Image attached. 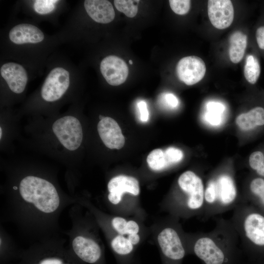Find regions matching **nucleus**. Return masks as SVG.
Here are the masks:
<instances>
[{"label": "nucleus", "instance_id": "f257e3e1", "mask_svg": "<svg viewBox=\"0 0 264 264\" xmlns=\"http://www.w3.org/2000/svg\"><path fill=\"white\" fill-rule=\"evenodd\" d=\"M188 250L203 264H241L242 251L239 235L230 219L218 218L210 231L192 238Z\"/></svg>", "mask_w": 264, "mask_h": 264}, {"label": "nucleus", "instance_id": "f03ea898", "mask_svg": "<svg viewBox=\"0 0 264 264\" xmlns=\"http://www.w3.org/2000/svg\"><path fill=\"white\" fill-rule=\"evenodd\" d=\"M242 201L232 175L226 172L218 174L208 180L205 188L203 218L207 220L233 210Z\"/></svg>", "mask_w": 264, "mask_h": 264}, {"label": "nucleus", "instance_id": "7ed1b4c3", "mask_svg": "<svg viewBox=\"0 0 264 264\" xmlns=\"http://www.w3.org/2000/svg\"><path fill=\"white\" fill-rule=\"evenodd\" d=\"M239 237L241 247L247 252L264 247V215L242 201L234 209L230 219Z\"/></svg>", "mask_w": 264, "mask_h": 264}, {"label": "nucleus", "instance_id": "20e7f679", "mask_svg": "<svg viewBox=\"0 0 264 264\" xmlns=\"http://www.w3.org/2000/svg\"><path fill=\"white\" fill-rule=\"evenodd\" d=\"M180 194L174 198V205L178 212L186 216L203 215L205 188L202 179L195 173L187 171L178 177Z\"/></svg>", "mask_w": 264, "mask_h": 264}, {"label": "nucleus", "instance_id": "39448f33", "mask_svg": "<svg viewBox=\"0 0 264 264\" xmlns=\"http://www.w3.org/2000/svg\"><path fill=\"white\" fill-rule=\"evenodd\" d=\"M22 198L33 203L40 211L50 213L59 207L60 198L54 185L48 181L35 176H27L19 185Z\"/></svg>", "mask_w": 264, "mask_h": 264}, {"label": "nucleus", "instance_id": "423d86ee", "mask_svg": "<svg viewBox=\"0 0 264 264\" xmlns=\"http://www.w3.org/2000/svg\"><path fill=\"white\" fill-rule=\"evenodd\" d=\"M52 130L62 145L69 151L77 150L83 140V130L79 120L72 116H66L55 121Z\"/></svg>", "mask_w": 264, "mask_h": 264}, {"label": "nucleus", "instance_id": "0eeeda50", "mask_svg": "<svg viewBox=\"0 0 264 264\" xmlns=\"http://www.w3.org/2000/svg\"><path fill=\"white\" fill-rule=\"evenodd\" d=\"M157 241L166 264H180L187 252L179 232L175 228L167 227L157 236Z\"/></svg>", "mask_w": 264, "mask_h": 264}, {"label": "nucleus", "instance_id": "6e6552de", "mask_svg": "<svg viewBox=\"0 0 264 264\" xmlns=\"http://www.w3.org/2000/svg\"><path fill=\"white\" fill-rule=\"evenodd\" d=\"M69 86V72L62 67L51 70L41 88L42 97L46 101L54 102L65 93Z\"/></svg>", "mask_w": 264, "mask_h": 264}, {"label": "nucleus", "instance_id": "1a4fd4ad", "mask_svg": "<svg viewBox=\"0 0 264 264\" xmlns=\"http://www.w3.org/2000/svg\"><path fill=\"white\" fill-rule=\"evenodd\" d=\"M206 70V66L203 60L196 56L182 58L176 66L178 78L188 86L199 82L204 77Z\"/></svg>", "mask_w": 264, "mask_h": 264}, {"label": "nucleus", "instance_id": "9d476101", "mask_svg": "<svg viewBox=\"0 0 264 264\" xmlns=\"http://www.w3.org/2000/svg\"><path fill=\"white\" fill-rule=\"evenodd\" d=\"M207 12L211 23L219 29L228 27L234 20V8L230 0H208Z\"/></svg>", "mask_w": 264, "mask_h": 264}, {"label": "nucleus", "instance_id": "9b49d317", "mask_svg": "<svg viewBox=\"0 0 264 264\" xmlns=\"http://www.w3.org/2000/svg\"><path fill=\"white\" fill-rule=\"evenodd\" d=\"M100 68L107 83L114 86L124 83L129 73L128 67L125 62L113 55L104 58L100 63Z\"/></svg>", "mask_w": 264, "mask_h": 264}, {"label": "nucleus", "instance_id": "f8f14e48", "mask_svg": "<svg viewBox=\"0 0 264 264\" xmlns=\"http://www.w3.org/2000/svg\"><path fill=\"white\" fill-rule=\"evenodd\" d=\"M108 189L109 192L108 199L113 204H118L125 193L135 196L140 193L137 179L133 176L125 175H119L112 178L108 184Z\"/></svg>", "mask_w": 264, "mask_h": 264}, {"label": "nucleus", "instance_id": "ddd939ff", "mask_svg": "<svg viewBox=\"0 0 264 264\" xmlns=\"http://www.w3.org/2000/svg\"><path fill=\"white\" fill-rule=\"evenodd\" d=\"M97 131L105 145L110 149H121L125 144V137L120 127L113 118L104 117L97 125Z\"/></svg>", "mask_w": 264, "mask_h": 264}, {"label": "nucleus", "instance_id": "4468645a", "mask_svg": "<svg viewBox=\"0 0 264 264\" xmlns=\"http://www.w3.org/2000/svg\"><path fill=\"white\" fill-rule=\"evenodd\" d=\"M0 72L12 91L19 94L24 91L28 76L21 65L12 62L6 63L1 66Z\"/></svg>", "mask_w": 264, "mask_h": 264}, {"label": "nucleus", "instance_id": "2eb2a0df", "mask_svg": "<svg viewBox=\"0 0 264 264\" xmlns=\"http://www.w3.org/2000/svg\"><path fill=\"white\" fill-rule=\"evenodd\" d=\"M72 245L75 255L82 261L89 264L100 262L102 251L99 245L93 240L79 236L74 238Z\"/></svg>", "mask_w": 264, "mask_h": 264}, {"label": "nucleus", "instance_id": "dca6fc26", "mask_svg": "<svg viewBox=\"0 0 264 264\" xmlns=\"http://www.w3.org/2000/svg\"><path fill=\"white\" fill-rule=\"evenodd\" d=\"M84 7L88 16L97 22L108 23L115 17L113 6L108 0H86Z\"/></svg>", "mask_w": 264, "mask_h": 264}, {"label": "nucleus", "instance_id": "f3484780", "mask_svg": "<svg viewBox=\"0 0 264 264\" xmlns=\"http://www.w3.org/2000/svg\"><path fill=\"white\" fill-rule=\"evenodd\" d=\"M9 37L11 42L17 44H36L42 42L44 39V33L39 28L27 23L15 26L10 31Z\"/></svg>", "mask_w": 264, "mask_h": 264}, {"label": "nucleus", "instance_id": "a211bd4d", "mask_svg": "<svg viewBox=\"0 0 264 264\" xmlns=\"http://www.w3.org/2000/svg\"><path fill=\"white\" fill-rule=\"evenodd\" d=\"M237 125L242 130L253 131L264 127V107L257 106L248 111L238 115Z\"/></svg>", "mask_w": 264, "mask_h": 264}, {"label": "nucleus", "instance_id": "6ab92c4d", "mask_svg": "<svg viewBox=\"0 0 264 264\" xmlns=\"http://www.w3.org/2000/svg\"><path fill=\"white\" fill-rule=\"evenodd\" d=\"M229 43L230 59L233 63H238L244 55L247 44V36L240 31H236L231 34Z\"/></svg>", "mask_w": 264, "mask_h": 264}, {"label": "nucleus", "instance_id": "aec40b11", "mask_svg": "<svg viewBox=\"0 0 264 264\" xmlns=\"http://www.w3.org/2000/svg\"><path fill=\"white\" fill-rule=\"evenodd\" d=\"M261 71V65L258 57L254 54L247 55L243 70L246 80L251 85L255 84L259 78Z\"/></svg>", "mask_w": 264, "mask_h": 264}, {"label": "nucleus", "instance_id": "412c9836", "mask_svg": "<svg viewBox=\"0 0 264 264\" xmlns=\"http://www.w3.org/2000/svg\"><path fill=\"white\" fill-rule=\"evenodd\" d=\"M147 162L149 167L153 171H162L169 167L164 151L156 149L151 151L147 157Z\"/></svg>", "mask_w": 264, "mask_h": 264}, {"label": "nucleus", "instance_id": "4be33fe9", "mask_svg": "<svg viewBox=\"0 0 264 264\" xmlns=\"http://www.w3.org/2000/svg\"><path fill=\"white\" fill-rule=\"evenodd\" d=\"M111 246L113 251L121 257H126L132 253L133 245L128 238L118 235L111 241Z\"/></svg>", "mask_w": 264, "mask_h": 264}, {"label": "nucleus", "instance_id": "5701e85b", "mask_svg": "<svg viewBox=\"0 0 264 264\" xmlns=\"http://www.w3.org/2000/svg\"><path fill=\"white\" fill-rule=\"evenodd\" d=\"M249 196L255 199L264 208V177L253 178L248 185Z\"/></svg>", "mask_w": 264, "mask_h": 264}, {"label": "nucleus", "instance_id": "b1692460", "mask_svg": "<svg viewBox=\"0 0 264 264\" xmlns=\"http://www.w3.org/2000/svg\"><path fill=\"white\" fill-rule=\"evenodd\" d=\"M207 110L205 114V120L212 125H218L222 122V113L224 107L220 103L210 102L206 106Z\"/></svg>", "mask_w": 264, "mask_h": 264}, {"label": "nucleus", "instance_id": "393cba45", "mask_svg": "<svg viewBox=\"0 0 264 264\" xmlns=\"http://www.w3.org/2000/svg\"><path fill=\"white\" fill-rule=\"evenodd\" d=\"M113 1L116 9L128 17L133 18L136 16L139 0H115Z\"/></svg>", "mask_w": 264, "mask_h": 264}, {"label": "nucleus", "instance_id": "a878e982", "mask_svg": "<svg viewBox=\"0 0 264 264\" xmlns=\"http://www.w3.org/2000/svg\"><path fill=\"white\" fill-rule=\"evenodd\" d=\"M56 0H37L34 1L33 7L39 14H46L52 12L55 8Z\"/></svg>", "mask_w": 264, "mask_h": 264}, {"label": "nucleus", "instance_id": "bb28decb", "mask_svg": "<svg viewBox=\"0 0 264 264\" xmlns=\"http://www.w3.org/2000/svg\"><path fill=\"white\" fill-rule=\"evenodd\" d=\"M169 2L172 10L178 15L187 14L191 8V1L189 0H170Z\"/></svg>", "mask_w": 264, "mask_h": 264}, {"label": "nucleus", "instance_id": "cd10ccee", "mask_svg": "<svg viewBox=\"0 0 264 264\" xmlns=\"http://www.w3.org/2000/svg\"><path fill=\"white\" fill-rule=\"evenodd\" d=\"M164 151L169 166L180 162L183 157L182 152L175 147H169Z\"/></svg>", "mask_w": 264, "mask_h": 264}, {"label": "nucleus", "instance_id": "c85d7f7f", "mask_svg": "<svg viewBox=\"0 0 264 264\" xmlns=\"http://www.w3.org/2000/svg\"><path fill=\"white\" fill-rule=\"evenodd\" d=\"M111 224L113 228L119 235L124 236L128 234V221L124 218L115 217L112 219Z\"/></svg>", "mask_w": 264, "mask_h": 264}, {"label": "nucleus", "instance_id": "c756f323", "mask_svg": "<svg viewBox=\"0 0 264 264\" xmlns=\"http://www.w3.org/2000/svg\"><path fill=\"white\" fill-rule=\"evenodd\" d=\"M60 256H47L40 259L36 264H72Z\"/></svg>", "mask_w": 264, "mask_h": 264}, {"label": "nucleus", "instance_id": "7c9ffc66", "mask_svg": "<svg viewBox=\"0 0 264 264\" xmlns=\"http://www.w3.org/2000/svg\"><path fill=\"white\" fill-rule=\"evenodd\" d=\"M255 35L258 47L261 51H264V24L258 26Z\"/></svg>", "mask_w": 264, "mask_h": 264}, {"label": "nucleus", "instance_id": "2f4dec72", "mask_svg": "<svg viewBox=\"0 0 264 264\" xmlns=\"http://www.w3.org/2000/svg\"><path fill=\"white\" fill-rule=\"evenodd\" d=\"M137 107L140 112V120L143 122H146L149 118V112L147 104L144 101H140L137 103Z\"/></svg>", "mask_w": 264, "mask_h": 264}, {"label": "nucleus", "instance_id": "473e14b6", "mask_svg": "<svg viewBox=\"0 0 264 264\" xmlns=\"http://www.w3.org/2000/svg\"><path fill=\"white\" fill-rule=\"evenodd\" d=\"M164 99L168 106L172 108L176 107L178 104L176 97L172 93H168L164 95Z\"/></svg>", "mask_w": 264, "mask_h": 264}, {"label": "nucleus", "instance_id": "72a5a7b5", "mask_svg": "<svg viewBox=\"0 0 264 264\" xmlns=\"http://www.w3.org/2000/svg\"><path fill=\"white\" fill-rule=\"evenodd\" d=\"M139 230V226L135 221H128L127 235L137 234Z\"/></svg>", "mask_w": 264, "mask_h": 264}, {"label": "nucleus", "instance_id": "f704fd0d", "mask_svg": "<svg viewBox=\"0 0 264 264\" xmlns=\"http://www.w3.org/2000/svg\"><path fill=\"white\" fill-rule=\"evenodd\" d=\"M128 238L133 245L137 244L140 241V237L137 234L128 235Z\"/></svg>", "mask_w": 264, "mask_h": 264}, {"label": "nucleus", "instance_id": "c9c22d12", "mask_svg": "<svg viewBox=\"0 0 264 264\" xmlns=\"http://www.w3.org/2000/svg\"><path fill=\"white\" fill-rule=\"evenodd\" d=\"M1 136H2V129H1V128L0 127V139L1 138Z\"/></svg>", "mask_w": 264, "mask_h": 264}, {"label": "nucleus", "instance_id": "e433bc0d", "mask_svg": "<svg viewBox=\"0 0 264 264\" xmlns=\"http://www.w3.org/2000/svg\"><path fill=\"white\" fill-rule=\"evenodd\" d=\"M104 117V116H102L101 115H100L99 116V118L100 120L102 119Z\"/></svg>", "mask_w": 264, "mask_h": 264}, {"label": "nucleus", "instance_id": "4c0bfd02", "mask_svg": "<svg viewBox=\"0 0 264 264\" xmlns=\"http://www.w3.org/2000/svg\"><path fill=\"white\" fill-rule=\"evenodd\" d=\"M129 64H131V65H132V63H132V61L131 60H129Z\"/></svg>", "mask_w": 264, "mask_h": 264}, {"label": "nucleus", "instance_id": "58836bf2", "mask_svg": "<svg viewBox=\"0 0 264 264\" xmlns=\"http://www.w3.org/2000/svg\"><path fill=\"white\" fill-rule=\"evenodd\" d=\"M241 264H242V263Z\"/></svg>", "mask_w": 264, "mask_h": 264}]
</instances>
